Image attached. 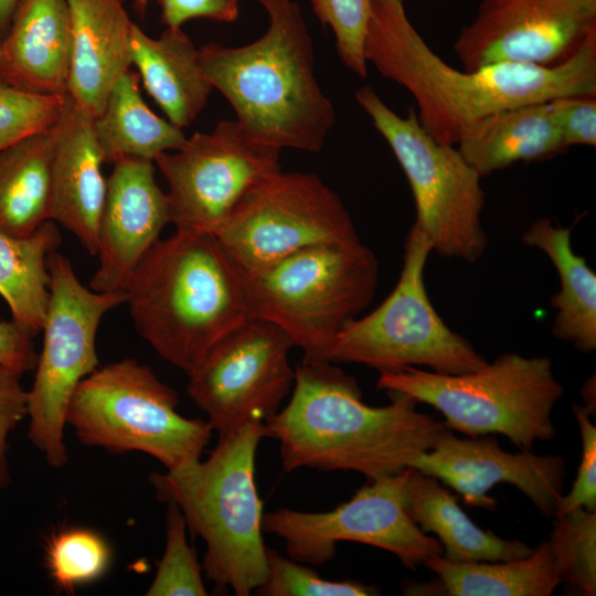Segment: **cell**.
Wrapping results in <instances>:
<instances>
[{
	"instance_id": "9c48e42d",
	"label": "cell",
	"mask_w": 596,
	"mask_h": 596,
	"mask_svg": "<svg viewBox=\"0 0 596 596\" xmlns=\"http://www.w3.org/2000/svg\"><path fill=\"white\" fill-rule=\"evenodd\" d=\"M432 252L427 235L414 224L405 240L395 287L372 312L338 332L326 361L359 363L380 373L425 366L441 374L469 373L488 363L432 305L424 278Z\"/></svg>"
},
{
	"instance_id": "b9f144b4",
	"label": "cell",
	"mask_w": 596,
	"mask_h": 596,
	"mask_svg": "<svg viewBox=\"0 0 596 596\" xmlns=\"http://www.w3.org/2000/svg\"><path fill=\"white\" fill-rule=\"evenodd\" d=\"M595 390V379H589L583 387V396L586 400V407L594 415L595 414V396H592V391Z\"/></svg>"
},
{
	"instance_id": "ffe728a7",
	"label": "cell",
	"mask_w": 596,
	"mask_h": 596,
	"mask_svg": "<svg viewBox=\"0 0 596 596\" xmlns=\"http://www.w3.org/2000/svg\"><path fill=\"white\" fill-rule=\"evenodd\" d=\"M72 25L66 0H21L0 40V82L38 94L67 93Z\"/></svg>"
},
{
	"instance_id": "52a82bcc",
	"label": "cell",
	"mask_w": 596,
	"mask_h": 596,
	"mask_svg": "<svg viewBox=\"0 0 596 596\" xmlns=\"http://www.w3.org/2000/svg\"><path fill=\"white\" fill-rule=\"evenodd\" d=\"M376 385L433 406L450 430L468 437L500 434L521 450L555 436L551 415L563 394L550 358L518 353H502L464 374L418 368L383 372Z\"/></svg>"
},
{
	"instance_id": "d590c367",
	"label": "cell",
	"mask_w": 596,
	"mask_h": 596,
	"mask_svg": "<svg viewBox=\"0 0 596 596\" xmlns=\"http://www.w3.org/2000/svg\"><path fill=\"white\" fill-rule=\"evenodd\" d=\"M582 438V457L576 478L557 504L555 517L582 507L596 511V427L586 406L572 405Z\"/></svg>"
},
{
	"instance_id": "60d3db41",
	"label": "cell",
	"mask_w": 596,
	"mask_h": 596,
	"mask_svg": "<svg viewBox=\"0 0 596 596\" xmlns=\"http://www.w3.org/2000/svg\"><path fill=\"white\" fill-rule=\"evenodd\" d=\"M21 0H0V40L8 32Z\"/></svg>"
},
{
	"instance_id": "8992f818",
	"label": "cell",
	"mask_w": 596,
	"mask_h": 596,
	"mask_svg": "<svg viewBox=\"0 0 596 596\" xmlns=\"http://www.w3.org/2000/svg\"><path fill=\"white\" fill-rule=\"evenodd\" d=\"M244 276L255 319L280 328L304 360L326 361L338 332L373 300L379 262L358 237L302 248Z\"/></svg>"
},
{
	"instance_id": "603a6c76",
	"label": "cell",
	"mask_w": 596,
	"mask_h": 596,
	"mask_svg": "<svg viewBox=\"0 0 596 596\" xmlns=\"http://www.w3.org/2000/svg\"><path fill=\"white\" fill-rule=\"evenodd\" d=\"M404 504L412 521L433 533L443 556L456 562L511 561L528 556L533 549L519 540H505L476 525L437 478L413 469L404 488Z\"/></svg>"
},
{
	"instance_id": "2e32d148",
	"label": "cell",
	"mask_w": 596,
	"mask_h": 596,
	"mask_svg": "<svg viewBox=\"0 0 596 596\" xmlns=\"http://www.w3.org/2000/svg\"><path fill=\"white\" fill-rule=\"evenodd\" d=\"M595 28L596 18L571 0H482L454 51L466 71L503 62L549 65Z\"/></svg>"
},
{
	"instance_id": "e575fe53",
	"label": "cell",
	"mask_w": 596,
	"mask_h": 596,
	"mask_svg": "<svg viewBox=\"0 0 596 596\" xmlns=\"http://www.w3.org/2000/svg\"><path fill=\"white\" fill-rule=\"evenodd\" d=\"M311 4L320 22L332 29L341 61L355 75L365 78L364 43L371 0H311Z\"/></svg>"
},
{
	"instance_id": "6da1fadb",
	"label": "cell",
	"mask_w": 596,
	"mask_h": 596,
	"mask_svg": "<svg viewBox=\"0 0 596 596\" xmlns=\"http://www.w3.org/2000/svg\"><path fill=\"white\" fill-rule=\"evenodd\" d=\"M364 54L382 76L409 92L422 127L449 146H456L470 126L493 113L596 94V28L553 66L503 62L460 71L428 46L402 0H371Z\"/></svg>"
},
{
	"instance_id": "ba28073f",
	"label": "cell",
	"mask_w": 596,
	"mask_h": 596,
	"mask_svg": "<svg viewBox=\"0 0 596 596\" xmlns=\"http://www.w3.org/2000/svg\"><path fill=\"white\" fill-rule=\"evenodd\" d=\"M178 394L147 365L123 359L98 366L76 387L65 422L87 446L141 451L174 470L200 460L212 427L177 412Z\"/></svg>"
},
{
	"instance_id": "d6a6232c",
	"label": "cell",
	"mask_w": 596,
	"mask_h": 596,
	"mask_svg": "<svg viewBox=\"0 0 596 596\" xmlns=\"http://www.w3.org/2000/svg\"><path fill=\"white\" fill-rule=\"evenodd\" d=\"M267 576L255 590L263 596H370L377 590L354 581H329L312 568L266 549Z\"/></svg>"
},
{
	"instance_id": "8d00e7d4",
	"label": "cell",
	"mask_w": 596,
	"mask_h": 596,
	"mask_svg": "<svg viewBox=\"0 0 596 596\" xmlns=\"http://www.w3.org/2000/svg\"><path fill=\"white\" fill-rule=\"evenodd\" d=\"M22 373L0 364V492L10 483L8 437L28 416V391L21 385Z\"/></svg>"
},
{
	"instance_id": "30bf717a",
	"label": "cell",
	"mask_w": 596,
	"mask_h": 596,
	"mask_svg": "<svg viewBox=\"0 0 596 596\" xmlns=\"http://www.w3.org/2000/svg\"><path fill=\"white\" fill-rule=\"evenodd\" d=\"M355 99L400 162L414 196V224L427 235L433 252L477 262L488 246L481 225V177L456 146L436 141L414 110L406 117L397 115L370 86L358 89Z\"/></svg>"
},
{
	"instance_id": "ab89813d",
	"label": "cell",
	"mask_w": 596,
	"mask_h": 596,
	"mask_svg": "<svg viewBox=\"0 0 596 596\" xmlns=\"http://www.w3.org/2000/svg\"><path fill=\"white\" fill-rule=\"evenodd\" d=\"M34 336L14 320H0V364L22 374L36 368Z\"/></svg>"
},
{
	"instance_id": "ac0fdd59",
	"label": "cell",
	"mask_w": 596,
	"mask_h": 596,
	"mask_svg": "<svg viewBox=\"0 0 596 596\" xmlns=\"http://www.w3.org/2000/svg\"><path fill=\"white\" fill-rule=\"evenodd\" d=\"M113 164L98 228L99 265L89 281L96 291L125 290L170 223L167 194L155 179V162L125 158Z\"/></svg>"
},
{
	"instance_id": "7bdbcfd3",
	"label": "cell",
	"mask_w": 596,
	"mask_h": 596,
	"mask_svg": "<svg viewBox=\"0 0 596 596\" xmlns=\"http://www.w3.org/2000/svg\"><path fill=\"white\" fill-rule=\"evenodd\" d=\"M586 14L596 18V0H571Z\"/></svg>"
},
{
	"instance_id": "4dcf8cb0",
	"label": "cell",
	"mask_w": 596,
	"mask_h": 596,
	"mask_svg": "<svg viewBox=\"0 0 596 596\" xmlns=\"http://www.w3.org/2000/svg\"><path fill=\"white\" fill-rule=\"evenodd\" d=\"M110 550L97 532L85 528L58 531L45 546V564L56 587L72 593L100 578L109 567Z\"/></svg>"
},
{
	"instance_id": "7a4b0ae2",
	"label": "cell",
	"mask_w": 596,
	"mask_h": 596,
	"mask_svg": "<svg viewBox=\"0 0 596 596\" xmlns=\"http://www.w3.org/2000/svg\"><path fill=\"white\" fill-rule=\"evenodd\" d=\"M387 393L390 404L370 406L333 362L302 360L289 402L264 422L266 437L279 443L287 472L350 470L369 480L400 473L448 428L418 411L414 397Z\"/></svg>"
},
{
	"instance_id": "4316f807",
	"label": "cell",
	"mask_w": 596,
	"mask_h": 596,
	"mask_svg": "<svg viewBox=\"0 0 596 596\" xmlns=\"http://www.w3.org/2000/svg\"><path fill=\"white\" fill-rule=\"evenodd\" d=\"M55 124L0 151V231L7 234L29 236L50 220Z\"/></svg>"
},
{
	"instance_id": "74e56055",
	"label": "cell",
	"mask_w": 596,
	"mask_h": 596,
	"mask_svg": "<svg viewBox=\"0 0 596 596\" xmlns=\"http://www.w3.org/2000/svg\"><path fill=\"white\" fill-rule=\"evenodd\" d=\"M552 114L565 147L596 146V100L568 96L551 100Z\"/></svg>"
},
{
	"instance_id": "7c38bea8",
	"label": "cell",
	"mask_w": 596,
	"mask_h": 596,
	"mask_svg": "<svg viewBox=\"0 0 596 596\" xmlns=\"http://www.w3.org/2000/svg\"><path fill=\"white\" fill-rule=\"evenodd\" d=\"M244 275L312 245L358 238L341 198L317 174L270 173L214 233Z\"/></svg>"
},
{
	"instance_id": "f546056e",
	"label": "cell",
	"mask_w": 596,
	"mask_h": 596,
	"mask_svg": "<svg viewBox=\"0 0 596 596\" xmlns=\"http://www.w3.org/2000/svg\"><path fill=\"white\" fill-rule=\"evenodd\" d=\"M561 583L576 595L596 594V511L575 508L556 517L547 540Z\"/></svg>"
},
{
	"instance_id": "5b68a950",
	"label": "cell",
	"mask_w": 596,
	"mask_h": 596,
	"mask_svg": "<svg viewBox=\"0 0 596 596\" xmlns=\"http://www.w3.org/2000/svg\"><path fill=\"white\" fill-rule=\"evenodd\" d=\"M262 422L220 437L209 458L150 476L157 496L181 510L187 526L206 545L203 568L219 588L254 593L267 576L263 502L255 481Z\"/></svg>"
},
{
	"instance_id": "8fae6325",
	"label": "cell",
	"mask_w": 596,
	"mask_h": 596,
	"mask_svg": "<svg viewBox=\"0 0 596 596\" xmlns=\"http://www.w3.org/2000/svg\"><path fill=\"white\" fill-rule=\"evenodd\" d=\"M50 299L43 345L28 391V436L53 468L68 459L65 415L78 384L99 366L96 334L104 316L126 302V291H96L77 278L56 251L47 258Z\"/></svg>"
},
{
	"instance_id": "83f0119b",
	"label": "cell",
	"mask_w": 596,
	"mask_h": 596,
	"mask_svg": "<svg viewBox=\"0 0 596 596\" xmlns=\"http://www.w3.org/2000/svg\"><path fill=\"white\" fill-rule=\"evenodd\" d=\"M424 565L438 575L451 596H550L561 584L547 541L518 560L456 562L438 555Z\"/></svg>"
},
{
	"instance_id": "e0dca14e",
	"label": "cell",
	"mask_w": 596,
	"mask_h": 596,
	"mask_svg": "<svg viewBox=\"0 0 596 596\" xmlns=\"http://www.w3.org/2000/svg\"><path fill=\"white\" fill-rule=\"evenodd\" d=\"M453 488L470 507L492 510L488 492L505 482L517 487L546 517L555 514L563 496L565 460L523 449L504 451L491 436L458 438L450 429L409 466Z\"/></svg>"
},
{
	"instance_id": "f35d334b",
	"label": "cell",
	"mask_w": 596,
	"mask_h": 596,
	"mask_svg": "<svg viewBox=\"0 0 596 596\" xmlns=\"http://www.w3.org/2000/svg\"><path fill=\"white\" fill-rule=\"evenodd\" d=\"M167 28H181L195 18L233 22L238 18L240 0H158Z\"/></svg>"
},
{
	"instance_id": "f1b7e54d",
	"label": "cell",
	"mask_w": 596,
	"mask_h": 596,
	"mask_svg": "<svg viewBox=\"0 0 596 596\" xmlns=\"http://www.w3.org/2000/svg\"><path fill=\"white\" fill-rule=\"evenodd\" d=\"M60 244L52 220L24 237L0 231V295L12 320L34 337L42 330L50 299L47 258Z\"/></svg>"
},
{
	"instance_id": "836d02e7",
	"label": "cell",
	"mask_w": 596,
	"mask_h": 596,
	"mask_svg": "<svg viewBox=\"0 0 596 596\" xmlns=\"http://www.w3.org/2000/svg\"><path fill=\"white\" fill-rule=\"evenodd\" d=\"M65 99L66 94L31 93L0 82V151L53 126Z\"/></svg>"
},
{
	"instance_id": "44dd1931",
	"label": "cell",
	"mask_w": 596,
	"mask_h": 596,
	"mask_svg": "<svg viewBox=\"0 0 596 596\" xmlns=\"http://www.w3.org/2000/svg\"><path fill=\"white\" fill-rule=\"evenodd\" d=\"M72 25L67 94L95 117L114 83L130 70L134 22L123 0H66Z\"/></svg>"
},
{
	"instance_id": "cb8c5ba5",
	"label": "cell",
	"mask_w": 596,
	"mask_h": 596,
	"mask_svg": "<svg viewBox=\"0 0 596 596\" xmlns=\"http://www.w3.org/2000/svg\"><path fill=\"white\" fill-rule=\"evenodd\" d=\"M456 147L480 177L518 161L547 158L566 148L551 100L493 113L470 126Z\"/></svg>"
},
{
	"instance_id": "d6986e66",
	"label": "cell",
	"mask_w": 596,
	"mask_h": 596,
	"mask_svg": "<svg viewBox=\"0 0 596 596\" xmlns=\"http://www.w3.org/2000/svg\"><path fill=\"white\" fill-rule=\"evenodd\" d=\"M94 118L66 93L55 124L50 220L70 231L89 255L97 256L107 179Z\"/></svg>"
},
{
	"instance_id": "d4e9b609",
	"label": "cell",
	"mask_w": 596,
	"mask_h": 596,
	"mask_svg": "<svg viewBox=\"0 0 596 596\" xmlns=\"http://www.w3.org/2000/svg\"><path fill=\"white\" fill-rule=\"evenodd\" d=\"M572 227L535 220L522 234L526 246L542 251L557 270L561 289L551 298L556 310L552 333L583 353L596 349V274L571 244Z\"/></svg>"
},
{
	"instance_id": "7402d4cb",
	"label": "cell",
	"mask_w": 596,
	"mask_h": 596,
	"mask_svg": "<svg viewBox=\"0 0 596 596\" xmlns=\"http://www.w3.org/2000/svg\"><path fill=\"white\" fill-rule=\"evenodd\" d=\"M131 65L168 120L180 129L195 120L213 89L200 62L199 49L181 28H167L151 38L134 23Z\"/></svg>"
},
{
	"instance_id": "484cf974",
	"label": "cell",
	"mask_w": 596,
	"mask_h": 596,
	"mask_svg": "<svg viewBox=\"0 0 596 596\" xmlns=\"http://www.w3.org/2000/svg\"><path fill=\"white\" fill-rule=\"evenodd\" d=\"M139 75L125 72L111 86L94 118V128L105 162L125 158L155 161L185 141L182 129L155 114L140 92Z\"/></svg>"
},
{
	"instance_id": "1f68e13d",
	"label": "cell",
	"mask_w": 596,
	"mask_h": 596,
	"mask_svg": "<svg viewBox=\"0 0 596 596\" xmlns=\"http://www.w3.org/2000/svg\"><path fill=\"white\" fill-rule=\"evenodd\" d=\"M166 549L148 596H205L201 566L185 536L187 522L174 503H168Z\"/></svg>"
},
{
	"instance_id": "ee69618b",
	"label": "cell",
	"mask_w": 596,
	"mask_h": 596,
	"mask_svg": "<svg viewBox=\"0 0 596 596\" xmlns=\"http://www.w3.org/2000/svg\"><path fill=\"white\" fill-rule=\"evenodd\" d=\"M135 1L138 8H140L141 10H145L149 2V0H135Z\"/></svg>"
},
{
	"instance_id": "4fadbf2b",
	"label": "cell",
	"mask_w": 596,
	"mask_h": 596,
	"mask_svg": "<svg viewBox=\"0 0 596 596\" xmlns=\"http://www.w3.org/2000/svg\"><path fill=\"white\" fill-rule=\"evenodd\" d=\"M411 470L369 480L331 511L264 513L263 531L283 539L288 556L302 564L322 565L336 556L339 542L350 541L391 552L406 568L415 570L443 555V546L406 512L404 488Z\"/></svg>"
},
{
	"instance_id": "3957f363",
	"label": "cell",
	"mask_w": 596,
	"mask_h": 596,
	"mask_svg": "<svg viewBox=\"0 0 596 596\" xmlns=\"http://www.w3.org/2000/svg\"><path fill=\"white\" fill-rule=\"evenodd\" d=\"M258 1L268 15L266 32L240 47L202 46V68L254 140L280 150L318 152L333 128L336 110L317 81L301 10L294 0Z\"/></svg>"
},
{
	"instance_id": "5bb4252c",
	"label": "cell",
	"mask_w": 596,
	"mask_h": 596,
	"mask_svg": "<svg viewBox=\"0 0 596 596\" xmlns=\"http://www.w3.org/2000/svg\"><path fill=\"white\" fill-rule=\"evenodd\" d=\"M280 151L254 140L235 119L159 155L153 162L168 183L170 223L214 234L249 189L281 169Z\"/></svg>"
},
{
	"instance_id": "277c9868",
	"label": "cell",
	"mask_w": 596,
	"mask_h": 596,
	"mask_svg": "<svg viewBox=\"0 0 596 596\" xmlns=\"http://www.w3.org/2000/svg\"><path fill=\"white\" fill-rule=\"evenodd\" d=\"M125 291L139 334L188 375L220 340L255 319L245 276L213 233L160 238Z\"/></svg>"
},
{
	"instance_id": "9a60e30c",
	"label": "cell",
	"mask_w": 596,
	"mask_h": 596,
	"mask_svg": "<svg viewBox=\"0 0 596 596\" xmlns=\"http://www.w3.org/2000/svg\"><path fill=\"white\" fill-rule=\"evenodd\" d=\"M291 348L280 328L253 319L220 340L189 374L188 394L219 437L279 411L295 382Z\"/></svg>"
}]
</instances>
